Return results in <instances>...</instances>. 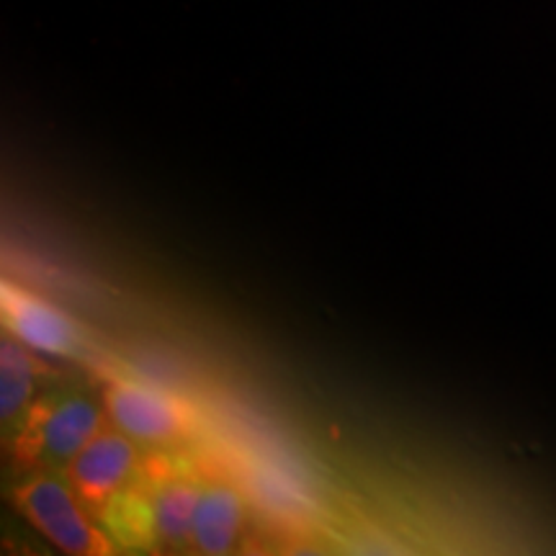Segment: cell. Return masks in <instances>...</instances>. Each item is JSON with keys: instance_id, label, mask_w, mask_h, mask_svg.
Returning a JSON list of instances; mask_svg holds the SVG:
<instances>
[{"instance_id": "52a82bcc", "label": "cell", "mask_w": 556, "mask_h": 556, "mask_svg": "<svg viewBox=\"0 0 556 556\" xmlns=\"http://www.w3.org/2000/svg\"><path fill=\"white\" fill-rule=\"evenodd\" d=\"M242 523H245V503L240 492L225 482H212L201 492L197 516L191 526V544L201 554H229L238 546Z\"/></svg>"}, {"instance_id": "277c9868", "label": "cell", "mask_w": 556, "mask_h": 556, "mask_svg": "<svg viewBox=\"0 0 556 556\" xmlns=\"http://www.w3.org/2000/svg\"><path fill=\"white\" fill-rule=\"evenodd\" d=\"M204 484L191 471L160 464L152 469V479L144 495V516L152 546L184 548L191 544V526Z\"/></svg>"}, {"instance_id": "6da1fadb", "label": "cell", "mask_w": 556, "mask_h": 556, "mask_svg": "<svg viewBox=\"0 0 556 556\" xmlns=\"http://www.w3.org/2000/svg\"><path fill=\"white\" fill-rule=\"evenodd\" d=\"M106 407L86 394L60 392L31 402L29 413L13 435L24 467L62 469L103 430Z\"/></svg>"}, {"instance_id": "5b68a950", "label": "cell", "mask_w": 556, "mask_h": 556, "mask_svg": "<svg viewBox=\"0 0 556 556\" xmlns=\"http://www.w3.org/2000/svg\"><path fill=\"white\" fill-rule=\"evenodd\" d=\"M109 420L139 443H170L186 433V415L157 389L137 381H114L103 394Z\"/></svg>"}, {"instance_id": "3957f363", "label": "cell", "mask_w": 556, "mask_h": 556, "mask_svg": "<svg viewBox=\"0 0 556 556\" xmlns=\"http://www.w3.org/2000/svg\"><path fill=\"white\" fill-rule=\"evenodd\" d=\"M139 451L122 430H101L65 467V477L83 503L101 516L116 497L135 486Z\"/></svg>"}, {"instance_id": "7a4b0ae2", "label": "cell", "mask_w": 556, "mask_h": 556, "mask_svg": "<svg viewBox=\"0 0 556 556\" xmlns=\"http://www.w3.org/2000/svg\"><path fill=\"white\" fill-rule=\"evenodd\" d=\"M16 505L26 520L60 552L78 556L111 554V539L96 526L90 507L73 490L65 471L39 469L16 490Z\"/></svg>"}, {"instance_id": "8992f818", "label": "cell", "mask_w": 556, "mask_h": 556, "mask_svg": "<svg viewBox=\"0 0 556 556\" xmlns=\"http://www.w3.org/2000/svg\"><path fill=\"white\" fill-rule=\"evenodd\" d=\"M3 315L11 336L29 345L31 351L62 356V353H73L78 345L75 325L60 309L47 304L45 299L9 287V283L3 287Z\"/></svg>"}, {"instance_id": "ba28073f", "label": "cell", "mask_w": 556, "mask_h": 556, "mask_svg": "<svg viewBox=\"0 0 556 556\" xmlns=\"http://www.w3.org/2000/svg\"><path fill=\"white\" fill-rule=\"evenodd\" d=\"M37 371L39 364L29 353V345L13 336L3 338L0 343V417L5 428H13V435L29 413Z\"/></svg>"}]
</instances>
